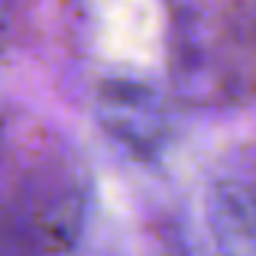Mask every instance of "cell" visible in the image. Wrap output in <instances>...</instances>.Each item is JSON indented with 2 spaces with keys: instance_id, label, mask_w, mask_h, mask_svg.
I'll list each match as a JSON object with an SVG mask.
<instances>
[{
  "instance_id": "6da1fadb",
  "label": "cell",
  "mask_w": 256,
  "mask_h": 256,
  "mask_svg": "<svg viewBox=\"0 0 256 256\" xmlns=\"http://www.w3.org/2000/svg\"><path fill=\"white\" fill-rule=\"evenodd\" d=\"M100 120L104 130L133 156L146 159L162 146V114L156 98L136 82H110L100 84Z\"/></svg>"
}]
</instances>
